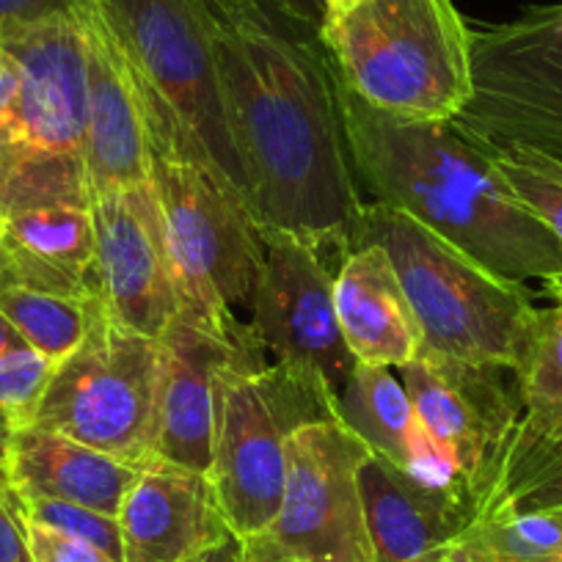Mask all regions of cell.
Listing matches in <instances>:
<instances>
[{"label":"cell","instance_id":"cell-1","mask_svg":"<svg viewBox=\"0 0 562 562\" xmlns=\"http://www.w3.org/2000/svg\"><path fill=\"white\" fill-rule=\"evenodd\" d=\"M202 7L254 218L321 254H348L364 202L326 45L251 9Z\"/></svg>","mask_w":562,"mask_h":562},{"label":"cell","instance_id":"cell-2","mask_svg":"<svg viewBox=\"0 0 562 562\" xmlns=\"http://www.w3.org/2000/svg\"><path fill=\"white\" fill-rule=\"evenodd\" d=\"M337 97L350 164L372 202L408 213L499 279H562V243L518 202L494 158L452 119L389 116L339 80Z\"/></svg>","mask_w":562,"mask_h":562},{"label":"cell","instance_id":"cell-3","mask_svg":"<svg viewBox=\"0 0 562 562\" xmlns=\"http://www.w3.org/2000/svg\"><path fill=\"white\" fill-rule=\"evenodd\" d=\"M367 243L386 251L419 323L422 350L516 370L538 317L524 284L499 279L383 202H364L348 251Z\"/></svg>","mask_w":562,"mask_h":562},{"label":"cell","instance_id":"cell-4","mask_svg":"<svg viewBox=\"0 0 562 562\" xmlns=\"http://www.w3.org/2000/svg\"><path fill=\"white\" fill-rule=\"evenodd\" d=\"M323 45L359 100L408 122H447L472 97V31L452 0H364L326 18Z\"/></svg>","mask_w":562,"mask_h":562},{"label":"cell","instance_id":"cell-5","mask_svg":"<svg viewBox=\"0 0 562 562\" xmlns=\"http://www.w3.org/2000/svg\"><path fill=\"white\" fill-rule=\"evenodd\" d=\"M149 175L164 218L182 312L226 339H251L240 312L254 310L262 270V226L246 196L147 124Z\"/></svg>","mask_w":562,"mask_h":562},{"label":"cell","instance_id":"cell-6","mask_svg":"<svg viewBox=\"0 0 562 562\" xmlns=\"http://www.w3.org/2000/svg\"><path fill=\"white\" fill-rule=\"evenodd\" d=\"M94 7L133 69L149 127L246 196L202 0H94Z\"/></svg>","mask_w":562,"mask_h":562},{"label":"cell","instance_id":"cell-7","mask_svg":"<svg viewBox=\"0 0 562 562\" xmlns=\"http://www.w3.org/2000/svg\"><path fill=\"white\" fill-rule=\"evenodd\" d=\"M337 416V405L265 353L240 356L215 378L210 483L226 527L257 538L276 518L288 483L290 436Z\"/></svg>","mask_w":562,"mask_h":562},{"label":"cell","instance_id":"cell-8","mask_svg":"<svg viewBox=\"0 0 562 562\" xmlns=\"http://www.w3.org/2000/svg\"><path fill=\"white\" fill-rule=\"evenodd\" d=\"M160 342L105 315L53 370L34 428L144 469L155 458Z\"/></svg>","mask_w":562,"mask_h":562},{"label":"cell","instance_id":"cell-9","mask_svg":"<svg viewBox=\"0 0 562 562\" xmlns=\"http://www.w3.org/2000/svg\"><path fill=\"white\" fill-rule=\"evenodd\" d=\"M452 122L488 153L562 160V3L472 34V97Z\"/></svg>","mask_w":562,"mask_h":562},{"label":"cell","instance_id":"cell-10","mask_svg":"<svg viewBox=\"0 0 562 562\" xmlns=\"http://www.w3.org/2000/svg\"><path fill=\"white\" fill-rule=\"evenodd\" d=\"M372 450L337 416L290 436L288 483L270 527L243 540L248 554L295 562H372L359 474Z\"/></svg>","mask_w":562,"mask_h":562},{"label":"cell","instance_id":"cell-11","mask_svg":"<svg viewBox=\"0 0 562 562\" xmlns=\"http://www.w3.org/2000/svg\"><path fill=\"white\" fill-rule=\"evenodd\" d=\"M513 370L469 364L419 350L400 370L428 445L463 480L483 516L505 494L507 456L521 419V397L507 375Z\"/></svg>","mask_w":562,"mask_h":562},{"label":"cell","instance_id":"cell-12","mask_svg":"<svg viewBox=\"0 0 562 562\" xmlns=\"http://www.w3.org/2000/svg\"><path fill=\"white\" fill-rule=\"evenodd\" d=\"M248 326L270 364L312 383L337 405L356 359L339 331L334 273L317 248L262 226V270Z\"/></svg>","mask_w":562,"mask_h":562},{"label":"cell","instance_id":"cell-13","mask_svg":"<svg viewBox=\"0 0 562 562\" xmlns=\"http://www.w3.org/2000/svg\"><path fill=\"white\" fill-rule=\"evenodd\" d=\"M91 213L108 317L130 331L160 339L182 312V301L153 182L97 193Z\"/></svg>","mask_w":562,"mask_h":562},{"label":"cell","instance_id":"cell-14","mask_svg":"<svg viewBox=\"0 0 562 562\" xmlns=\"http://www.w3.org/2000/svg\"><path fill=\"white\" fill-rule=\"evenodd\" d=\"M158 439L153 463L210 474L215 425V378L240 356L262 353L257 339H226L180 312L160 334Z\"/></svg>","mask_w":562,"mask_h":562},{"label":"cell","instance_id":"cell-15","mask_svg":"<svg viewBox=\"0 0 562 562\" xmlns=\"http://www.w3.org/2000/svg\"><path fill=\"white\" fill-rule=\"evenodd\" d=\"M0 284L102 299L89 193L29 199L0 213Z\"/></svg>","mask_w":562,"mask_h":562},{"label":"cell","instance_id":"cell-16","mask_svg":"<svg viewBox=\"0 0 562 562\" xmlns=\"http://www.w3.org/2000/svg\"><path fill=\"white\" fill-rule=\"evenodd\" d=\"M83 23L89 36V122L83 140L89 196L149 186L147 113L133 69L94 3L83 9Z\"/></svg>","mask_w":562,"mask_h":562},{"label":"cell","instance_id":"cell-17","mask_svg":"<svg viewBox=\"0 0 562 562\" xmlns=\"http://www.w3.org/2000/svg\"><path fill=\"white\" fill-rule=\"evenodd\" d=\"M372 562H441L483 510L469 491L403 472L372 456L359 474Z\"/></svg>","mask_w":562,"mask_h":562},{"label":"cell","instance_id":"cell-18","mask_svg":"<svg viewBox=\"0 0 562 562\" xmlns=\"http://www.w3.org/2000/svg\"><path fill=\"white\" fill-rule=\"evenodd\" d=\"M124 562H188L229 538L207 474L147 463L119 507Z\"/></svg>","mask_w":562,"mask_h":562},{"label":"cell","instance_id":"cell-19","mask_svg":"<svg viewBox=\"0 0 562 562\" xmlns=\"http://www.w3.org/2000/svg\"><path fill=\"white\" fill-rule=\"evenodd\" d=\"M334 306L356 364L403 370L419 356V323L386 251L375 243L345 254L334 273Z\"/></svg>","mask_w":562,"mask_h":562},{"label":"cell","instance_id":"cell-20","mask_svg":"<svg viewBox=\"0 0 562 562\" xmlns=\"http://www.w3.org/2000/svg\"><path fill=\"white\" fill-rule=\"evenodd\" d=\"M3 469L20 499L69 502L105 516H119L140 472L119 458L34 425L9 439Z\"/></svg>","mask_w":562,"mask_h":562},{"label":"cell","instance_id":"cell-21","mask_svg":"<svg viewBox=\"0 0 562 562\" xmlns=\"http://www.w3.org/2000/svg\"><path fill=\"white\" fill-rule=\"evenodd\" d=\"M337 419L370 447L372 456L422 480L469 491L428 445L403 381H397L389 367L356 364L348 386L337 400Z\"/></svg>","mask_w":562,"mask_h":562},{"label":"cell","instance_id":"cell-22","mask_svg":"<svg viewBox=\"0 0 562 562\" xmlns=\"http://www.w3.org/2000/svg\"><path fill=\"white\" fill-rule=\"evenodd\" d=\"M513 372L521 419L507 456L505 494L535 458L562 447V326L554 310H538L527 350Z\"/></svg>","mask_w":562,"mask_h":562},{"label":"cell","instance_id":"cell-23","mask_svg":"<svg viewBox=\"0 0 562 562\" xmlns=\"http://www.w3.org/2000/svg\"><path fill=\"white\" fill-rule=\"evenodd\" d=\"M0 312L18 328L29 348L50 359L53 364H61L105 315V304L102 299H78L0 284Z\"/></svg>","mask_w":562,"mask_h":562},{"label":"cell","instance_id":"cell-24","mask_svg":"<svg viewBox=\"0 0 562 562\" xmlns=\"http://www.w3.org/2000/svg\"><path fill=\"white\" fill-rule=\"evenodd\" d=\"M562 546V513L496 505L463 529L441 562H546Z\"/></svg>","mask_w":562,"mask_h":562},{"label":"cell","instance_id":"cell-25","mask_svg":"<svg viewBox=\"0 0 562 562\" xmlns=\"http://www.w3.org/2000/svg\"><path fill=\"white\" fill-rule=\"evenodd\" d=\"M488 155L518 202L527 204L562 243V160L527 147L496 149Z\"/></svg>","mask_w":562,"mask_h":562},{"label":"cell","instance_id":"cell-26","mask_svg":"<svg viewBox=\"0 0 562 562\" xmlns=\"http://www.w3.org/2000/svg\"><path fill=\"white\" fill-rule=\"evenodd\" d=\"M53 364L34 348H20L0 359V463L7 458V445L18 430L34 425Z\"/></svg>","mask_w":562,"mask_h":562},{"label":"cell","instance_id":"cell-27","mask_svg":"<svg viewBox=\"0 0 562 562\" xmlns=\"http://www.w3.org/2000/svg\"><path fill=\"white\" fill-rule=\"evenodd\" d=\"M20 507H23L25 521L42 524V527H50L56 532L69 535V538L86 540V543L111 554L113 560L124 562L122 529H119L116 516H105V513L56 499H20Z\"/></svg>","mask_w":562,"mask_h":562},{"label":"cell","instance_id":"cell-28","mask_svg":"<svg viewBox=\"0 0 562 562\" xmlns=\"http://www.w3.org/2000/svg\"><path fill=\"white\" fill-rule=\"evenodd\" d=\"M499 505L516 513L562 510V447L535 458L510 483Z\"/></svg>","mask_w":562,"mask_h":562},{"label":"cell","instance_id":"cell-29","mask_svg":"<svg viewBox=\"0 0 562 562\" xmlns=\"http://www.w3.org/2000/svg\"><path fill=\"white\" fill-rule=\"evenodd\" d=\"M204 3L251 9V12L265 14V18L288 25V29L299 31V34L323 40V23H326L323 0H204Z\"/></svg>","mask_w":562,"mask_h":562},{"label":"cell","instance_id":"cell-30","mask_svg":"<svg viewBox=\"0 0 562 562\" xmlns=\"http://www.w3.org/2000/svg\"><path fill=\"white\" fill-rule=\"evenodd\" d=\"M25 529H29V546L34 562H119L102 549H97V546L69 538V535L42 527V524L25 521Z\"/></svg>","mask_w":562,"mask_h":562},{"label":"cell","instance_id":"cell-31","mask_svg":"<svg viewBox=\"0 0 562 562\" xmlns=\"http://www.w3.org/2000/svg\"><path fill=\"white\" fill-rule=\"evenodd\" d=\"M0 562H34L18 491L0 463Z\"/></svg>","mask_w":562,"mask_h":562},{"label":"cell","instance_id":"cell-32","mask_svg":"<svg viewBox=\"0 0 562 562\" xmlns=\"http://www.w3.org/2000/svg\"><path fill=\"white\" fill-rule=\"evenodd\" d=\"M94 0H0V36L58 14H80Z\"/></svg>","mask_w":562,"mask_h":562},{"label":"cell","instance_id":"cell-33","mask_svg":"<svg viewBox=\"0 0 562 562\" xmlns=\"http://www.w3.org/2000/svg\"><path fill=\"white\" fill-rule=\"evenodd\" d=\"M20 94V69L12 53L0 42V155L7 153L9 144V127H12L14 105H18Z\"/></svg>","mask_w":562,"mask_h":562},{"label":"cell","instance_id":"cell-34","mask_svg":"<svg viewBox=\"0 0 562 562\" xmlns=\"http://www.w3.org/2000/svg\"><path fill=\"white\" fill-rule=\"evenodd\" d=\"M188 562H243V540L237 535H229L218 546L202 551V554Z\"/></svg>","mask_w":562,"mask_h":562},{"label":"cell","instance_id":"cell-35","mask_svg":"<svg viewBox=\"0 0 562 562\" xmlns=\"http://www.w3.org/2000/svg\"><path fill=\"white\" fill-rule=\"evenodd\" d=\"M20 348H29V345H25V339L20 337L18 328L9 323V317L0 312V359L9 353H14V350H20Z\"/></svg>","mask_w":562,"mask_h":562},{"label":"cell","instance_id":"cell-36","mask_svg":"<svg viewBox=\"0 0 562 562\" xmlns=\"http://www.w3.org/2000/svg\"><path fill=\"white\" fill-rule=\"evenodd\" d=\"M359 3H364V0H323V7H326V18H337V14L350 12V9H356Z\"/></svg>","mask_w":562,"mask_h":562},{"label":"cell","instance_id":"cell-37","mask_svg":"<svg viewBox=\"0 0 562 562\" xmlns=\"http://www.w3.org/2000/svg\"><path fill=\"white\" fill-rule=\"evenodd\" d=\"M549 290H551V295H554V301H557L554 312H557V321H560V326H562V279L549 281Z\"/></svg>","mask_w":562,"mask_h":562},{"label":"cell","instance_id":"cell-38","mask_svg":"<svg viewBox=\"0 0 562 562\" xmlns=\"http://www.w3.org/2000/svg\"><path fill=\"white\" fill-rule=\"evenodd\" d=\"M243 562H295V560H284V557H257V554H248L246 546H243Z\"/></svg>","mask_w":562,"mask_h":562},{"label":"cell","instance_id":"cell-39","mask_svg":"<svg viewBox=\"0 0 562 562\" xmlns=\"http://www.w3.org/2000/svg\"><path fill=\"white\" fill-rule=\"evenodd\" d=\"M546 562H562V546H560V549H557L554 554H551L549 560H546Z\"/></svg>","mask_w":562,"mask_h":562},{"label":"cell","instance_id":"cell-40","mask_svg":"<svg viewBox=\"0 0 562 562\" xmlns=\"http://www.w3.org/2000/svg\"><path fill=\"white\" fill-rule=\"evenodd\" d=\"M0 248H3V229H0Z\"/></svg>","mask_w":562,"mask_h":562},{"label":"cell","instance_id":"cell-41","mask_svg":"<svg viewBox=\"0 0 562 562\" xmlns=\"http://www.w3.org/2000/svg\"><path fill=\"white\" fill-rule=\"evenodd\" d=\"M560 513H562V510H560Z\"/></svg>","mask_w":562,"mask_h":562}]
</instances>
